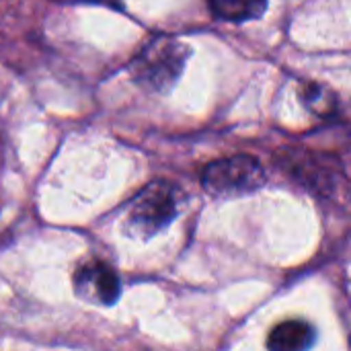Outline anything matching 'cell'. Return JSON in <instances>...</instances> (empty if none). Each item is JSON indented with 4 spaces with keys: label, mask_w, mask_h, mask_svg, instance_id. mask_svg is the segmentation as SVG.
<instances>
[{
    "label": "cell",
    "mask_w": 351,
    "mask_h": 351,
    "mask_svg": "<svg viewBox=\"0 0 351 351\" xmlns=\"http://www.w3.org/2000/svg\"><path fill=\"white\" fill-rule=\"evenodd\" d=\"M189 56L191 47L181 39L156 35L138 49L128 70L138 86L146 88L148 93L167 95L183 76Z\"/></svg>",
    "instance_id": "obj_1"
},
{
    "label": "cell",
    "mask_w": 351,
    "mask_h": 351,
    "mask_svg": "<svg viewBox=\"0 0 351 351\" xmlns=\"http://www.w3.org/2000/svg\"><path fill=\"white\" fill-rule=\"evenodd\" d=\"M179 212V189L162 179L142 187L130 202L125 232L136 239H150L162 232Z\"/></svg>",
    "instance_id": "obj_2"
},
{
    "label": "cell",
    "mask_w": 351,
    "mask_h": 351,
    "mask_svg": "<svg viewBox=\"0 0 351 351\" xmlns=\"http://www.w3.org/2000/svg\"><path fill=\"white\" fill-rule=\"evenodd\" d=\"M267 181L263 165L251 154L212 160L202 171V185L218 197H241L257 191Z\"/></svg>",
    "instance_id": "obj_3"
},
{
    "label": "cell",
    "mask_w": 351,
    "mask_h": 351,
    "mask_svg": "<svg viewBox=\"0 0 351 351\" xmlns=\"http://www.w3.org/2000/svg\"><path fill=\"white\" fill-rule=\"evenodd\" d=\"M74 288L82 300L99 306L115 304L121 294L117 274L101 261H90L82 265L74 276Z\"/></svg>",
    "instance_id": "obj_4"
},
{
    "label": "cell",
    "mask_w": 351,
    "mask_h": 351,
    "mask_svg": "<svg viewBox=\"0 0 351 351\" xmlns=\"http://www.w3.org/2000/svg\"><path fill=\"white\" fill-rule=\"evenodd\" d=\"M317 343V331L311 323L292 319L284 321L269 333V351H311Z\"/></svg>",
    "instance_id": "obj_5"
},
{
    "label": "cell",
    "mask_w": 351,
    "mask_h": 351,
    "mask_svg": "<svg viewBox=\"0 0 351 351\" xmlns=\"http://www.w3.org/2000/svg\"><path fill=\"white\" fill-rule=\"evenodd\" d=\"M269 0H208V6L216 19L228 23L257 21L265 14Z\"/></svg>",
    "instance_id": "obj_6"
},
{
    "label": "cell",
    "mask_w": 351,
    "mask_h": 351,
    "mask_svg": "<svg viewBox=\"0 0 351 351\" xmlns=\"http://www.w3.org/2000/svg\"><path fill=\"white\" fill-rule=\"evenodd\" d=\"M302 103L319 117H335L339 111L337 95L321 82H304L300 88Z\"/></svg>",
    "instance_id": "obj_7"
},
{
    "label": "cell",
    "mask_w": 351,
    "mask_h": 351,
    "mask_svg": "<svg viewBox=\"0 0 351 351\" xmlns=\"http://www.w3.org/2000/svg\"><path fill=\"white\" fill-rule=\"evenodd\" d=\"M53 2H64V4H80V2H90V4H109L113 8H121L119 0H53Z\"/></svg>",
    "instance_id": "obj_8"
}]
</instances>
